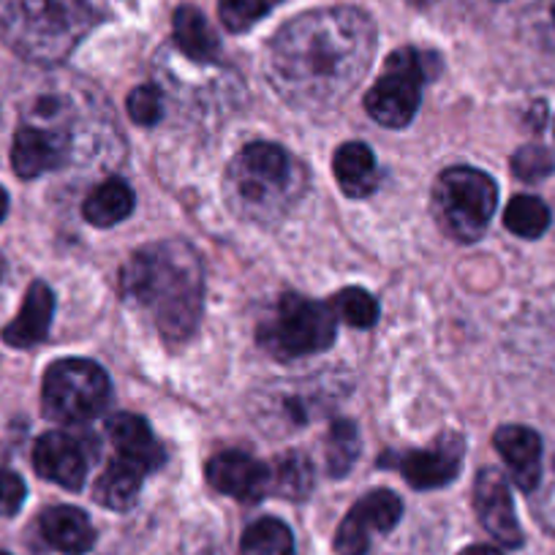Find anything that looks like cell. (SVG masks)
Here are the masks:
<instances>
[{
	"instance_id": "6da1fadb",
	"label": "cell",
	"mask_w": 555,
	"mask_h": 555,
	"mask_svg": "<svg viewBox=\"0 0 555 555\" xmlns=\"http://www.w3.org/2000/svg\"><path fill=\"white\" fill-rule=\"evenodd\" d=\"M373 23L360 9H319L292 20L267 52L272 88L297 106L330 104L349 95L371 63Z\"/></svg>"
},
{
	"instance_id": "7a4b0ae2",
	"label": "cell",
	"mask_w": 555,
	"mask_h": 555,
	"mask_svg": "<svg viewBox=\"0 0 555 555\" xmlns=\"http://www.w3.org/2000/svg\"><path fill=\"white\" fill-rule=\"evenodd\" d=\"M122 295L139 302L167 344L191 338L202 317L205 272L202 259L183 240H164L137 250L122 267Z\"/></svg>"
},
{
	"instance_id": "3957f363",
	"label": "cell",
	"mask_w": 555,
	"mask_h": 555,
	"mask_svg": "<svg viewBox=\"0 0 555 555\" xmlns=\"http://www.w3.org/2000/svg\"><path fill=\"white\" fill-rule=\"evenodd\" d=\"M85 0H0V34L30 57H61L93 25Z\"/></svg>"
},
{
	"instance_id": "277c9868",
	"label": "cell",
	"mask_w": 555,
	"mask_h": 555,
	"mask_svg": "<svg viewBox=\"0 0 555 555\" xmlns=\"http://www.w3.org/2000/svg\"><path fill=\"white\" fill-rule=\"evenodd\" d=\"M499 207V185L488 172L452 167L434 185V216L450 237L474 243L485 234Z\"/></svg>"
},
{
	"instance_id": "5b68a950",
	"label": "cell",
	"mask_w": 555,
	"mask_h": 555,
	"mask_svg": "<svg viewBox=\"0 0 555 555\" xmlns=\"http://www.w3.org/2000/svg\"><path fill=\"white\" fill-rule=\"evenodd\" d=\"M41 403L55 423H90L109 403V376L90 360H57L44 373Z\"/></svg>"
},
{
	"instance_id": "8992f818",
	"label": "cell",
	"mask_w": 555,
	"mask_h": 555,
	"mask_svg": "<svg viewBox=\"0 0 555 555\" xmlns=\"http://www.w3.org/2000/svg\"><path fill=\"white\" fill-rule=\"evenodd\" d=\"M261 346L281 360L319 354L335 340V313L322 302L306 300L300 295H284L275 308V317L261 327Z\"/></svg>"
},
{
	"instance_id": "52a82bcc",
	"label": "cell",
	"mask_w": 555,
	"mask_h": 555,
	"mask_svg": "<svg viewBox=\"0 0 555 555\" xmlns=\"http://www.w3.org/2000/svg\"><path fill=\"white\" fill-rule=\"evenodd\" d=\"M428 79L425 57L411 47H400L387 57L382 77L365 95V109L378 126L403 128L414 120Z\"/></svg>"
},
{
	"instance_id": "ba28073f",
	"label": "cell",
	"mask_w": 555,
	"mask_h": 555,
	"mask_svg": "<svg viewBox=\"0 0 555 555\" xmlns=\"http://www.w3.org/2000/svg\"><path fill=\"white\" fill-rule=\"evenodd\" d=\"M234 191L248 205H267L289 189L292 158L275 142H250L232 164Z\"/></svg>"
},
{
	"instance_id": "9c48e42d",
	"label": "cell",
	"mask_w": 555,
	"mask_h": 555,
	"mask_svg": "<svg viewBox=\"0 0 555 555\" xmlns=\"http://www.w3.org/2000/svg\"><path fill=\"white\" fill-rule=\"evenodd\" d=\"M403 517V501L392 490H373L351 506L349 515L335 531V553L365 555L373 533L392 531Z\"/></svg>"
},
{
	"instance_id": "30bf717a",
	"label": "cell",
	"mask_w": 555,
	"mask_h": 555,
	"mask_svg": "<svg viewBox=\"0 0 555 555\" xmlns=\"http://www.w3.org/2000/svg\"><path fill=\"white\" fill-rule=\"evenodd\" d=\"M474 506L485 531L504 547H520L522 528L517 522L509 485L499 468H482L474 482Z\"/></svg>"
},
{
	"instance_id": "8fae6325",
	"label": "cell",
	"mask_w": 555,
	"mask_h": 555,
	"mask_svg": "<svg viewBox=\"0 0 555 555\" xmlns=\"http://www.w3.org/2000/svg\"><path fill=\"white\" fill-rule=\"evenodd\" d=\"M463 463V439L450 434L441 436L430 450L405 452L398 461L405 482L416 490H436L450 485L457 477Z\"/></svg>"
},
{
	"instance_id": "7c38bea8",
	"label": "cell",
	"mask_w": 555,
	"mask_h": 555,
	"mask_svg": "<svg viewBox=\"0 0 555 555\" xmlns=\"http://www.w3.org/2000/svg\"><path fill=\"white\" fill-rule=\"evenodd\" d=\"M207 482L223 495H232V499L245 501H259L261 495L270 490L272 474L264 463H259L256 457L245 455V452H218L205 468Z\"/></svg>"
},
{
	"instance_id": "4fadbf2b",
	"label": "cell",
	"mask_w": 555,
	"mask_h": 555,
	"mask_svg": "<svg viewBox=\"0 0 555 555\" xmlns=\"http://www.w3.org/2000/svg\"><path fill=\"white\" fill-rule=\"evenodd\" d=\"M34 468L39 477L66 490H82L88 474V457L82 444L63 430H50L34 447Z\"/></svg>"
},
{
	"instance_id": "5bb4252c",
	"label": "cell",
	"mask_w": 555,
	"mask_h": 555,
	"mask_svg": "<svg viewBox=\"0 0 555 555\" xmlns=\"http://www.w3.org/2000/svg\"><path fill=\"white\" fill-rule=\"evenodd\" d=\"M493 444L504 457L517 488L522 493L537 490L539 479H542V439L537 430L526 428V425H504L495 430Z\"/></svg>"
},
{
	"instance_id": "9a60e30c",
	"label": "cell",
	"mask_w": 555,
	"mask_h": 555,
	"mask_svg": "<svg viewBox=\"0 0 555 555\" xmlns=\"http://www.w3.org/2000/svg\"><path fill=\"white\" fill-rule=\"evenodd\" d=\"M106 430H109V439L117 447V452H120V457L131 461L133 466H139L145 474L162 466L164 457H167L164 455V447L153 436L151 425L142 416L115 414L109 416Z\"/></svg>"
},
{
	"instance_id": "2e32d148",
	"label": "cell",
	"mask_w": 555,
	"mask_h": 555,
	"mask_svg": "<svg viewBox=\"0 0 555 555\" xmlns=\"http://www.w3.org/2000/svg\"><path fill=\"white\" fill-rule=\"evenodd\" d=\"M52 317H55V295H52L50 286L36 281V284H30L14 322L3 330V340L14 349H28V346L41 344L50 333Z\"/></svg>"
},
{
	"instance_id": "e0dca14e",
	"label": "cell",
	"mask_w": 555,
	"mask_h": 555,
	"mask_svg": "<svg viewBox=\"0 0 555 555\" xmlns=\"http://www.w3.org/2000/svg\"><path fill=\"white\" fill-rule=\"evenodd\" d=\"M63 162V142L57 133L44 128L23 126L14 133L12 167L23 180H34L39 175L52 172Z\"/></svg>"
},
{
	"instance_id": "ac0fdd59",
	"label": "cell",
	"mask_w": 555,
	"mask_h": 555,
	"mask_svg": "<svg viewBox=\"0 0 555 555\" xmlns=\"http://www.w3.org/2000/svg\"><path fill=\"white\" fill-rule=\"evenodd\" d=\"M41 533L52 547L66 555H82L95 544L93 522L77 506H50L41 515Z\"/></svg>"
},
{
	"instance_id": "d6986e66",
	"label": "cell",
	"mask_w": 555,
	"mask_h": 555,
	"mask_svg": "<svg viewBox=\"0 0 555 555\" xmlns=\"http://www.w3.org/2000/svg\"><path fill=\"white\" fill-rule=\"evenodd\" d=\"M333 175L340 191L351 199L371 196L378 185V164L365 142H346L333 156Z\"/></svg>"
},
{
	"instance_id": "ffe728a7",
	"label": "cell",
	"mask_w": 555,
	"mask_h": 555,
	"mask_svg": "<svg viewBox=\"0 0 555 555\" xmlns=\"http://www.w3.org/2000/svg\"><path fill=\"white\" fill-rule=\"evenodd\" d=\"M142 477L145 472L139 466H133L126 457H117L109 466L104 468L99 479H95L93 495L101 506L115 512H126L137 504L139 490H142Z\"/></svg>"
},
{
	"instance_id": "44dd1931",
	"label": "cell",
	"mask_w": 555,
	"mask_h": 555,
	"mask_svg": "<svg viewBox=\"0 0 555 555\" xmlns=\"http://www.w3.org/2000/svg\"><path fill=\"white\" fill-rule=\"evenodd\" d=\"M133 202L137 199H133L131 185L120 178H112V180H104V183H101L99 189L85 199L82 216L85 221L93 223V227L109 229L131 216Z\"/></svg>"
},
{
	"instance_id": "7402d4cb",
	"label": "cell",
	"mask_w": 555,
	"mask_h": 555,
	"mask_svg": "<svg viewBox=\"0 0 555 555\" xmlns=\"http://www.w3.org/2000/svg\"><path fill=\"white\" fill-rule=\"evenodd\" d=\"M175 44L191 61L207 63L218 55V36L196 7H180L172 20Z\"/></svg>"
},
{
	"instance_id": "603a6c76",
	"label": "cell",
	"mask_w": 555,
	"mask_h": 555,
	"mask_svg": "<svg viewBox=\"0 0 555 555\" xmlns=\"http://www.w3.org/2000/svg\"><path fill=\"white\" fill-rule=\"evenodd\" d=\"M243 555H295V537L278 517H261L250 522L240 542Z\"/></svg>"
},
{
	"instance_id": "cb8c5ba5",
	"label": "cell",
	"mask_w": 555,
	"mask_h": 555,
	"mask_svg": "<svg viewBox=\"0 0 555 555\" xmlns=\"http://www.w3.org/2000/svg\"><path fill=\"white\" fill-rule=\"evenodd\" d=\"M550 221H553L550 207L544 205L539 196H531V194L515 196V199L506 205V212H504V227L522 240L542 237V234L550 229Z\"/></svg>"
},
{
	"instance_id": "d4e9b609",
	"label": "cell",
	"mask_w": 555,
	"mask_h": 555,
	"mask_svg": "<svg viewBox=\"0 0 555 555\" xmlns=\"http://www.w3.org/2000/svg\"><path fill=\"white\" fill-rule=\"evenodd\" d=\"M362 450L360 430L351 420H335L327 434V468L333 477H346Z\"/></svg>"
},
{
	"instance_id": "484cf974",
	"label": "cell",
	"mask_w": 555,
	"mask_h": 555,
	"mask_svg": "<svg viewBox=\"0 0 555 555\" xmlns=\"http://www.w3.org/2000/svg\"><path fill=\"white\" fill-rule=\"evenodd\" d=\"M281 0H218V17L232 34H245L264 20Z\"/></svg>"
},
{
	"instance_id": "4316f807",
	"label": "cell",
	"mask_w": 555,
	"mask_h": 555,
	"mask_svg": "<svg viewBox=\"0 0 555 555\" xmlns=\"http://www.w3.org/2000/svg\"><path fill=\"white\" fill-rule=\"evenodd\" d=\"M333 311L338 313L346 324H351V327H357V330H367L378 322L376 297L367 295L365 289H357V286H351V289H344L335 295Z\"/></svg>"
},
{
	"instance_id": "83f0119b",
	"label": "cell",
	"mask_w": 555,
	"mask_h": 555,
	"mask_svg": "<svg viewBox=\"0 0 555 555\" xmlns=\"http://www.w3.org/2000/svg\"><path fill=\"white\" fill-rule=\"evenodd\" d=\"M272 474V472H270ZM272 485L286 499H306L313 485V468L302 455H289L275 466Z\"/></svg>"
},
{
	"instance_id": "f1b7e54d",
	"label": "cell",
	"mask_w": 555,
	"mask_h": 555,
	"mask_svg": "<svg viewBox=\"0 0 555 555\" xmlns=\"http://www.w3.org/2000/svg\"><path fill=\"white\" fill-rule=\"evenodd\" d=\"M512 172L526 183H539L555 172V158L547 147L526 145L512 156Z\"/></svg>"
},
{
	"instance_id": "f546056e",
	"label": "cell",
	"mask_w": 555,
	"mask_h": 555,
	"mask_svg": "<svg viewBox=\"0 0 555 555\" xmlns=\"http://www.w3.org/2000/svg\"><path fill=\"white\" fill-rule=\"evenodd\" d=\"M126 106L133 122H139V126H153L164 115L162 90L153 88V85H139V88L131 90Z\"/></svg>"
},
{
	"instance_id": "4dcf8cb0",
	"label": "cell",
	"mask_w": 555,
	"mask_h": 555,
	"mask_svg": "<svg viewBox=\"0 0 555 555\" xmlns=\"http://www.w3.org/2000/svg\"><path fill=\"white\" fill-rule=\"evenodd\" d=\"M25 482L12 472H0V517H12L25 504Z\"/></svg>"
},
{
	"instance_id": "1f68e13d",
	"label": "cell",
	"mask_w": 555,
	"mask_h": 555,
	"mask_svg": "<svg viewBox=\"0 0 555 555\" xmlns=\"http://www.w3.org/2000/svg\"><path fill=\"white\" fill-rule=\"evenodd\" d=\"M461 555H501V553L495 547H490V544H472V547L463 550Z\"/></svg>"
},
{
	"instance_id": "d6a6232c",
	"label": "cell",
	"mask_w": 555,
	"mask_h": 555,
	"mask_svg": "<svg viewBox=\"0 0 555 555\" xmlns=\"http://www.w3.org/2000/svg\"><path fill=\"white\" fill-rule=\"evenodd\" d=\"M547 36H550V44L555 47V0H550V7H547Z\"/></svg>"
},
{
	"instance_id": "836d02e7",
	"label": "cell",
	"mask_w": 555,
	"mask_h": 555,
	"mask_svg": "<svg viewBox=\"0 0 555 555\" xmlns=\"http://www.w3.org/2000/svg\"><path fill=\"white\" fill-rule=\"evenodd\" d=\"M7 212H9V194L0 189V221L7 218Z\"/></svg>"
},
{
	"instance_id": "e575fe53",
	"label": "cell",
	"mask_w": 555,
	"mask_h": 555,
	"mask_svg": "<svg viewBox=\"0 0 555 555\" xmlns=\"http://www.w3.org/2000/svg\"><path fill=\"white\" fill-rule=\"evenodd\" d=\"M409 3H414V7H428V3H434V0H409Z\"/></svg>"
},
{
	"instance_id": "d590c367",
	"label": "cell",
	"mask_w": 555,
	"mask_h": 555,
	"mask_svg": "<svg viewBox=\"0 0 555 555\" xmlns=\"http://www.w3.org/2000/svg\"><path fill=\"white\" fill-rule=\"evenodd\" d=\"M0 555H9V553H0Z\"/></svg>"
}]
</instances>
